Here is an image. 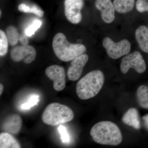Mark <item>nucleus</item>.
I'll return each mask as SVG.
<instances>
[{"label": "nucleus", "instance_id": "a878e982", "mask_svg": "<svg viewBox=\"0 0 148 148\" xmlns=\"http://www.w3.org/2000/svg\"><path fill=\"white\" fill-rule=\"evenodd\" d=\"M19 41L22 45H27L29 43L28 38L25 35L21 34L19 36Z\"/></svg>", "mask_w": 148, "mask_h": 148}, {"label": "nucleus", "instance_id": "f257e3e1", "mask_svg": "<svg viewBox=\"0 0 148 148\" xmlns=\"http://www.w3.org/2000/svg\"><path fill=\"white\" fill-rule=\"evenodd\" d=\"M90 135L95 143L103 145H118L123 140L119 127L110 121H101L94 125L90 130Z\"/></svg>", "mask_w": 148, "mask_h": 148}, {"label": "nucleus", "instance_id": "a211bd4d", "mask_svg": "<svg viewBox=\"0 0 148 148\" xmlns=\"http://www.w3.org/2000/svg\"><path fill=\"white\" fill-rule=\"evenodd\" d=\"M6 32L9 43L12 46L16 45L19 41V34L16 27L12 26H9Z\"/></svg>", "mask_w": 148, "mask_h": 148}, {"label": "nucleus", "instance_id": "f3484780", "mask_svg": "<svg viewBox=\"0 0 148 148\" xmlns=\"http://www.w3.org/2000/svg\"><path fill=\"white\" fill-rule=\"evenodd\" d=\"M138 103L143 108L148 109V87L141 85L137 90Z\"/></svg>", "mask_w": 148, "mask_h": 148}, {"label": "nucleus", "instance_id": "aec40b11", "mask_svg": "<svg viewBox=\"0 0 148 148\" xmlns=\"http://www.w3.org/2000/svg\"><path fill=\"white\" fill-rule=\"evenodd\" d=\"M42 22L38 19H36L32 24L27 27L25 31V35L28 37H31L34 34L37 30L40 28Z\"/></svg>", "mask_w": 148, "mask_h": 148}, {"label": "nucleus", "instance_id": "f03ea898", "mask_svg": "<svg viewBox=\"0 0 148 148\" xmlns=\"http://www.w3.org/2000/svg\"><path fill=\"white\" fill-rule=\"evenodd\" d=\"M104 81V74L101 71L95 70L89 72L77 83V95L82 100L95 97L103 87Z\"/></svg>", "mask_w": 148, "mask_h": 148}, {"label": "nucleus", "instance_id": "dca6fc26", "mask_svg": "<svg viewBox=\"0 0 148 148\" xmlns=\"http://www.w3.org/2000/svg\"><path fill=\"white\" fill-rule=\"evenodd\" d=\"M135 0H114L115 10L120 13H126L131 11L135 5Z\"/></svg>", "mask_w": 148, "mask_h": 148}, {"label": "nucleus", "instance_id": "bb28decb", "mask_svg": "<svg viewBox=\"0 0 148 148\" xmlns=\"http://www.w3.org/2000/svg\"><path fill=\"white\" fill-rule=\"evenodd\" d=\"M143 119L146 127L148 129V114L143 117Z\"/></svg>", "mask_w": 148, "mask_h": 148}, {"label": "nucleus", "instance_id": "6e6552de", "mask_svg": "<svg viewBox=\"0 0 148 148\" xmlns=\"http://www.w3.org/2000/svg\"><path fill=\"white\" fill-rule=\"evenodd\" d=\"M10 57L15 62H19L24 60L25 64H29L36 59V51L32 46H18L11 49Z\"/></svg>", "mask_w": 148, "mask_h": 148}, {"label": "nucleus", "instance_id": "20e7f679", "mask_svg": "<svg viewBox=\"0 0 148 148\" xmlns=\"http://www.w3.org/2000/svg\"><path fill=\"white\" fill-rule=\"evenodd\" d=\"M74 114L68 106L57 103H50L42 113V119L45 124L56 126L71 121Z\"/></svg>", "mask_w": 148, "mask_h": 148}, {"label": "nucleus", "instance_id": "4be33fe9", "mask_svg": "<svg viewBox=\"0 0 148 148\" xmlns=\"http://www.w3.org/2000/svg\"><path fill=\"white\" fill-rule=\"evenodd\" d=\"M58 132L61 136V139L64 143H69L70 141V137L66 127L62 125H59L58 128Z\"/></svg>", "mask_w": 148, "mask_h": 148}, {"label": "nucleus", "instance_id": "f8f14e48", "mask_svg": "<svg viewBox=\"0 0 148 148\" xmlns=\"http://www.w3.org/2000/svg\"><path fill=\"white\" fill-rule=\"evenodd\" d=\"M22 124L21 116L17 114H13L7 117L3 122L2 129L4 132L16 135L21 130Z\"/></svg>", "mask_w": 148, "mask_h": 148}, {"label": "nucleus", "instance_id": "39448f33", "mask_svg": "<svg viewBox=\"0 0 148 148\" xmlns=\"http://www.w3.org/2000/svg\"><path fill=\"white\" fill-rule=\"evenodd\" d=\"M103 45L109 57L113 59L127 55L131 49V43L126 39L115 42L109 37H106L103 39Z\"/></svg>", "mask_w": 148, "mask_h": 148}, {"label": "nucleus", "instance_id": "1a4fd4ad", "mask_svg": "<svg viewBox=\"0 0 148 148\" xmlns=\"http://www.w3.org/2000/svg\"><path fill=\"white\" fill-rule=\"evenodd\" d=\"M45 73L47 77L53 82L55 90L60 91L64 90L66 87V75L62 66L52 65L46 69Z\"/></svg>", "mask_w": 148, "mask_h": 148}, {"label": "nucleus", "instance_id": "2eb2a0df", "mask_svg": "<svg viewBox=\"0 0 148 148\" xmlns=\"http://www.w3.org/2000/svg\"><path fill=\"white\" fill-rule=\"evenodd\" d=\"M0 148H20L21 146L12 134L4 132L0 134Z\"/></svg>", "mask_w": 148, "mask_h": 148}, {"label": "nucleus", "instance_id": "412c9836", "mask_svg": "<svg viewBox=\"0 0 148 148\" xmlns=\"http://www.w3.org/2000/svg\"><path fill=\"white\" fill-rule=\"evenodd\" d=\"M39 101V96L37 95H32L28 99L26 103L21 105V108L22 110H28L38 104Z\"/></svg>", "mask_w": 148, "mask_h": 148}, {"label": "nucleus", "instance_id": "9b49d317", "mask_svg": "<svg viewBox=\"0 0 148 148\" xmlns=\"http://www.w3.org/2000/svg\"><path fill=\"white\" fill-rule=\"evenodd\" d=\"M96 8L100 11L101 18L107 24L112 23L115 19V9L111 0H95Z\"/></svg>", "mask_w": 148, "mask_h": 148}, {"label": "nucleus", "instance_id": "c85d7f7f", "mask_svg": "<svg viewBox=\"0 0 148 148\" xmlns=\"http://www.w3.org/2000/svg\"><path fill=\"white\" fill-rule=\"evenodd\" d=\"M147 12H148V0H147Z\"/></svg>", "mask_w": 148, "mask_h": 148}, {"label": "nucleus", "instance_id": "cd10ccee", "mask_svg": "<svg viewBox=\"0 0 148 148\" xmlns=\"http://www.w3.org/2000/svg\"><path fill=\"white\" fill-rule=\"evenodd\" d=\"M4 86L2 84H0V95H1L2 94Z\"/></svg>", "mask_w": 148, "mask_h": 148}, {"label": "nucleus", "instance_id": "b1692460", "mask_svg": "<svg viewBox=\"0 0 148 148\" xmlns=\"http://www.w3.org/2000/svg\"><path fill=\"white\" fill-rule=\"evenodd\" d=\"M31 13H33L38 17H41L43 16L44 12L38 6L34 5L31 6Z\"/></svg>", "mask_w": 148, "mask_h": 148}, {"label": "nucleus", "instance_id": "393cba45", "mask_svg": "<svg viewBox=\"0 0 148 148\" xmlns=\"http://www.w3.org/2000/svg\"><path fill=\"white\" fill-rule=\"evenodd\" d=\"M18 10L21 12L25 13H31V6L27 5L24 3H21L18 5Z\"/></svg>", "mask_w": 148, "mask_h": 148}, {"label": "nucleus", "instance_id": "9d476101", "mask_svg": "<svg viewBox=\"0 0 148 148\" xmlns=\"http://www.w3.org/2000/svg\"><path fill=\"white\" fill-rule=\"evenodd\" d=\"M88 60V56L84 53L72 60L67 72L68 77L70 80L76 81L79 78Z\"/></svg>", "mask_w": 148, "mask_h": 148}, {"label": "nucleus", "instance_id": "6ab92c4d", "mask_svg": "<svg viewBox=\"0 0 148 148\" xmlns=\"http://www.w3.org/2000/svg\"><path fill=\"white\" fill-rule=\"evenodd\" d=\"M8 40L6 34L3 30L0 31V55L4 56L8 50Z\"/></svg>", "mask_w": 148, "mask_h": 148}, {"label": "nucleus", "instance_id": "ddd939ff", "mask_svg": "<svg viewBox=\"0 0 148 148\" xmlns=\"http://www.w3.org/2000/svg\"><path fill=\"white\" fill-rule=\"evenodd\" d=\"M122 121L125 124L136 129H140L141 127L139 113L135 108H131L127 110L123 117Z\"/></svg>", "mask_w": 148, "mask_h": 148}, {"label": "nucleus", "instance_id": "5701e85b", "mask_svg": "<svg viewBox=\"0 0 148 148\" xmlns=\"http://www.w3.org/2000/svg\"><path fill=\"white\" fill-rule=\"evenodd\" d=\"M136 8L138 12L141 13L147 12V0H137Z\"/></svg>", "mask_w": 148, "mask_h": 148}, {"label": "nucleus", "instance_id": "4468645a", "mask_svg": "<svg viewBox=\"0 0 148 148\" xmlns=\"http://www.w3.org/2000/svg\"><path fill=\"white\" fill-rule=\"evenodd\" d=\"M135 38L140 48L148 53V28L145 26L138 27L135 32Z\"/></svg>", "mask_w": 148, "mask_h": 148}, {"label": "nucleus", "instance_id": "7ed1b4c3", "mask_svg": "<svg viewBox=\"0 0 148 148\" xmlns=\"http://www.w3.org/2000/svg\"><path fill=\"white\" fill-rule=\"evenodd\" d=\"M52 47L55 55L60 60L65 62L71 61L84 53L86 49L81 44H71L66 36L58 33L53 37Z\"/></svg>", "mask_w": 148, "mask_h": 148}, {"label": "nucleus", "instance_id": "423d86ee", "mask_svg": "<svg viewBox=\"0 0 148 148\" xmlns=\"http://www.w3.org/2000/svg\"><path fill=\"white\" fill-rule=\"evenodd\" d=\"M133 69L139 73H143L147 69L146 62L139 51H135L127 54L122 58L120 65L121 71L127 73L130 69Z\"/></svg>", "mask_w": 148, "mask_h": 148}, {"label": "nucleus", "instance_id": "0eeeda50", "mask_svg": "<svg viewBox=\"0 0 148 148\" xmlns=\"http://www.w3.org/2000/svg\"><path fill=\"white\" fill-rule=\"evenodd\" d=\"M84 4L83 0H65V15L72 24H78L82 21L81 10Z\"/></svg>", "mask_w": 148, "mask_h": 148}]
</instances>
